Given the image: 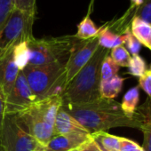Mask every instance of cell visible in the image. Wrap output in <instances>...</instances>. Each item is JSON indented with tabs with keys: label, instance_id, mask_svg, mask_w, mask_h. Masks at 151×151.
<instances>
[{
	"label": "cell",
	"instance_id": "obj_6",
	"mask_svg": "<svg viewBox=\"0 0 151 151\" xmlns=\"http://www.w3.org/2000/svg\"><path fill=\"white\" fill-rule=\"evenodd\" d=\"M35 19L36 15L14 8L0 30V59L13 51L17 45L34 37L32 29Z\"/></svg>",
	"mask_w": 151,
	"mask_h": 151
},
{
	"label": "cell",
	"instance_id": "obj_32",
	"mask_svg": "<svg viewBox=\"0 0 151 151\" xmlns=\"http://www.w3.org/2000/svg\"><path fill=\"white\" fill-rule=\"evenodd\" d=\"M34 151H45V147H44L43 146H41L40 144H38V145L37 146V147L35 148Z\"/></svg>",
	"mask_w": 151,
	"mask_h": 151
},
{
	"label": "cell",
	"instance_id": "obj_22",
	"mask_svg": "<svg viewBox=\"0 0 151 151\" xmlns=\"http://www.w3.org/2000/svg\"><path fill=\"white\" fill-rule=\"evenodd\" d=\"M147 70V65L145 60L138 54L131 57V60L128 66V73L134 77L140 78Z\"/></svg>",
	"mask_w": 151,
	"mask_h": 151
},
{
	"label": "cell",
	"instance_id": "obj_16",
	"mask_svg": "<svg viewBox=\"0 0 151 151\" xmlns=\"http://www.w3.org/2000/svg\"><path fill=\"white\" fill-rule=\"evenodd\" d=\"M90 14L91 10L88 11V14L78 25V31L74 36L79 40H89L94 37H97L100 33L101 28L96 27L90 17Z\"/></svg>",
	"mask_w": 151,
	"mask_h": 151
},
{
	"label": "cell",
	"instance_id": "obj_9",
	"mask_svg": "<svg viewBox=\"0 0 151 151\" xmlns=\"http://www.w3.org/2000/svg\"><path fill=\"white\" fill-rule=\"evenodd\" d=\"M91 137L90 133H68L54 135L45 147V151H73Z\"/></svg>",
	"mask_w": 151,
	"mask_h": 151
},
{
	"label": "cell",
	"instance_id": "obj_21",
	"mask_svg": "<svg viewBox=\"0 0 151 151\" xmlns=\"http://www.w3.org/2000/svg\"><path fill=\"white\" fill-rule=\"evenodd\" d=\"M110 57L111 59L119 66V67H126L128 68L130 60H131V54L126 50L124 45H119L110 50Z\"/></svg>",
	"mask_w": 151,
	"mask_h": 151
},
{
	"label": "cell",
	"instance_id": "obj_18",
	"mask_svg": "<svg viewBox=\"0 0 151 151\" xmlns=\"http://www.w3.org/2000/svg\"><path fill=\"white\" fill-rule=\"evenodd\" d=\"M139 100V86H135L129 91L123 97V101L121 104V108L123 111L128 116H133L136 113L137 104Z\"/></svg>",
	"mask_w": 151,
	"mask_h": 151
},
{
	"label": "cell",
	"instance_id": "obj_30",
	"mask_svg": "<svg viewBox=\"0 0 151 151\" xmlns=\"http://www.w3.org/2000/svg\"><path fill=\"white\" fill-rule=\"evenodd\" d=\"M6 97L4 93L3 88L1 85H0V131H1V127L6 114Z\"/></svg>",
	"mask_w": 151,
	"mask_h": 151
},
{
	"label": "cell",
	"instance_id": "obj_26",
	"mask_svg": "<svg viewBox=\"0 0 151 151\" xmlns=\"http://www.w3.org/2000/svg\"><path fill=\"white\" fill-rule=\"evenodd\" d=\"M14 6L15 8L30 14L36 15L37 14L36 0H14Z\"/></svg>",
	"mask_w": 151,
	"mask_h": 151
},
{
	"label": "cell",
	"instance_id": "obj_7",
	"mask_svg": "<svg viewBox=\"0 0 151 151\" xmlns=\"http://www.w3.org/2000/svg\"><path fill=\"white\" fill-rule=\"evenodd\" d=\"M37 101L23 72L20 71L13 89L6 98V114L22 113L29 109Z\"/></svg>",
	"mask_w": 151,
	"mask_h": 151
},
{
	"label": "cell",
	"instance_id": "obj_14",
	"mask_svg": "<svg viewBox=\"0 0 151 151\" xmlns=\"http://www.w3.org/2000/svg\"><path fill=\"white\" fill-rule=\"evenodd\" d=\"M124 78L119 77L118 75L108 79L101 81L100 93L101 98L114 100L120 93Z\"/></svg>",
	"mask_w": 151,
	"mask_h": 151
},
{
	"label": "cell",
	"instance_id": "obj_11",
	"mask_svg": "<svg viewBox=\"0 0 151 151\" xmlns=\"http://www.w3.org/2000/svg\"><path fill=\"white\" fill-rule=\"evenodd\" d=\"M89 133L80 124L79 122L73 117L69 113L60 107L59 109L53 128V136L60 135V134H68V133Z\"/></svg>",
	"mask_w": 151,
	"mask_h": 151
},
{
	"label": "cell",
	"instance_id": "obj_27",
	"mask_svg": "<svg viewBox=\"0 0 151 151\" xmlns=\"http://www.w3.org/2000/svg\"><path fill=\"white\" fill-rule=\"evenodd\" d=\"M139 86L143 89L148 98H151V66L139 78Z\"/></svg>",
	"mask_w": 151,
	"mask_h": 151
},
{
	"label": "cell",
	"instance_id": "obj_1",
	"mask_svg": "<svg viewBox=\"0 0 151 151\" xmlns=\"http://www.w3.org/2000/svg\"><path fill=\"white\" fill-rule=\"evenodd\" d=\"M61 107L77 119L90 134L107 132L116 127L141 130L144 120L142 115L137 110L133 116H128L123 111L119 102L105 98L86 103L62 104Z\"/></svg>",
	"mask_w": 151,
	"mask_h": 151
},
{
	"label": "cell",
	"instance_id": "obj_25",
	"mask_svg": "<svg viewBox=\"0 0 151 151\" xmlns=\"http://www.w3.org/2000/svg\"><path fill=\"white\" fill-rule=\"evenodd\" d=\"M133 16L151 25V0H142L141 5L136 8Z\"/></svg>",
	"mask_w": 151,
	"mask_h": 151
},
{
	"label": "cell",
	"instance_id": "obj_10",
	"mask_svg": "<svg viewBox=\"0 0 151 151\" xmlns=\"http://www.w3.org/2000/svg\"><path fill=\"white\" fill-rule=\"evenodd\" d=\"M19 73L20 69L14 61L13 51L0 59V85L6 97L13 89Z\"/></svg>",
	"mask_w": 151,
	"mask_h": 151
},
{
	"label": "cell",
	"instance_id": "obj_29",
	"mask_svg": "<svg viewBox=\"0 0 151 151\" xmlns=\"http://www.w3.org/2000/svg\"><path fill=\"white\" fill-rule=\"evenodd\" d=\"M139 146L133 140L120 137V147L119 151H136Z\"/></svg>",
	"mask_w": 151,
	"mask_h": 151
},
{
	"label": "cell",
	"instance_id": "obj_3",
	"mask_svg": "<svg viewBox=\"0 0 151 151\" xmlns=\"http://www.w3.org/2000/svg\"><path fill=\"white\" fill-rule=\"evenodd\" d=\"M81 41L75 36L32 37L27 41L29 52L28 66L66 64L70 54Z\"/></svg>",
	"mask_w": 151,
	"mask_h": 151
},
{
	"label": "cell",
	"instance_id": "obj_35",
	"mask_svg": "<svg viewBox=\"0 0 151 151\" xmlns=\"http://www.w3.org/2000/svg\"><path fill=\"white\" fill-rule=\"evenodd\" d=\"M150 50H151V40H150Z\"/></svg>",
	"mask_w": 151,
	"mask_h": 151
},
{
	"label": "cell",
	"instance_id": "obj_13",
	"mask_svg": "<svg viewBox=\"0 0 151 151\" xmlns=\"http://www.w3.org/2000/svg\"><path fill=\"white\" fill-rule=\"evenodd\" d=\"M130 30L132 34L139 41L142 45L150 49L151 40V25L141 19L132 16Z\"/></svg>",
	"mask_w": 151,
	"mask_h": 151
},
{
	"label": "cell",
	"instance_id": "obj_5",
	"mask_svg": "<svg viewBox=\"0 0 151 151\" xmlns=\"http://www.w3.org/2000/svg\"><path fill=\"white\" fill-rule=\"evenodd\" d=\"M0 145L6 151H34L38 143L21 114H6L0 131Z\"/></svg>",
	"mask_w": 151,
	"mask_h": 151
},
{
	"label": "cell",
	"instance_id": "obj_36",
	"mask_svg": "<svg viewBox=\"0 0 151 151\" xmlns=\"http://www.w3.org/2000/svg\"><path fill=\"white\" fill-rule=\"evenodd\" d=\"M73 151H78V150H77V149H76V150H73Z\"/></svg>",
	"mask_w": 151,
	"mask_h": 151
},
{
	"label": "cell",
	"instance_id": "obj_8",
	"mask_svg": "<svg viewBox=\"0 0 151 151\" xmlns=\"http://www.w3.org/2000/svg\"><path fill=\"white\" fill-rule=\"evenodd\" d=\"M100 46L98 36L89 40H82L70 54L66 63L67 84L70 82L90 60Z\"/></svg>",
	"mask_w": 151,
	"mask_h": 151
},
{
	"label": "cell",
	"instance_id": "obj_19",
	"mask_svg": "<svg viewBox=\"0 0 151 151\" xmlns=\"http://www.w3.org/2000/svg\"><path fill=\"white\" fill-rule=\"evenodd\" d=\"M13 54L18 68L20 71H22L28 66L29 60V52L27 41L17 45L13 50Z\"/></svg>",
	"mask_w": 151,
	"mask_h": 151
},
{
	"label": "cell",
	"instance_id": "obj_31",
	"mask_svg": "<svg viewBox=\"0 0 151 151\" xmlns=\"http://www.w3.org/2000/svg\"><path fill=\"white\" fill-rule=\"evenodd\" d=\"M131 2H132V6L138 7V6H139L141 5L142 0H131Z\"/></svg>",
	"mask_w": 151,
	"mask_h": 151
},
{
	"label": "cell",
	"instance_id": "obj_23",
	"mask_svg": "<svg viewBox=\"0 0 151 151\" xmlns=\"http://www.w3.org/2000/svg\"><path fill=\"white\" fill-rule=\"evenodd\" d=\"M124 37V45H125V48L126 50L129 52L130 54H132V56L133 55H138L142 45L139 43V41L132 34L130 28H127L124 32L123 33Z\"/></svg>",
	"mask_w": 151,
	"mask_h": 151
},
{
	"label": "cell",
	"instance_id": "obj_20",
	"mask_svg": "<svg viewBox=\"0 0 151 151\" xmlns=\"http://www.w3.org/2000/svg\"><path fill=\"white\" fill-rule=\"evenodd\" d=\"M120 67L111 59V57L107 55L105 59L103 60L101 67V79L102 80H108L115 76L117 75V72L119 71Z\"/></svg>",
	"mask_w": 151,
	"mask_h": 151
},
{
	"label": "cell",
	"instance_id": "obj_28",
	"mask_svg": "<svg viewBox=\"0 0 151 151\" xmlns=\"http://www.w3.org/2000/svg\"><path fill=\"white\" fill-rule=\"evenodd\" d=\"M78 151H102L99 144L93 139V138L91 137L85 142L83 143L78 149Z\"/></svg>",
	"mask_w": 151,
	"mask_h": 151
},
{
	"label": "cell",
	"instance_id": "obj_2",
	"mask_svg": "<svg viewBox=\"0 0 151 151\" xmlns=\"http://www.w3.org/2000/svg\"><path fill=\"white\" fill-rule=\"evenodd\" d=\"M110 50L99 46L90 60L67 84L62 93V104H77L94 101L101 97V67Z\"/></svg>",
	"mask_w": 151,
	"mask_h": 151
},
{
	"label": "cell",
	"instance_id": "obj_34",
	"mask_svg": "<svg viewBox=\"0 0 151 151\" xmlns=\"http://www.w3.org/2000/svg\"><path fill=\"white\" fill-rule=\"evenodd\" d=\"M0 151H6V150H5V148H4L1 145H0Z\"/></svg>",
	"mask_w": 151,
	"mask_h": 151
},
{
	"label": "cell",
	"instance_id": "obj_12",
	"mask_svg": "<svg viewBox=\"0 0 151 151\" xmlns=\"http://www.w3.org/2000/svg\"><path fill=\"white\" fill-rule=\"evenodd\" d=\"M136 110L139 112L144 118L140 130L143 132L142 148L144 151H151V98L147 97L146 101L138 107Z\"/></svg>",
	"mask_w": 151,
	"mask_h": 151
},
{
	"label": "cell",
	"instance_id": "obj_15",
	"mask_svg": "<svg viewBox=\"0 0 151 151\" xmlns=\"http://www.w3.org/2000/svg\"><path fill=\"white\" fill-rule=\"evenodd\" d=\"M98 38L100 45L109 50H111L119 45H124V34L121 35L118 33H115L111 30L109 27L106 26L101 28Z\"/></svg>",
	"mask_w": 151,
	"mask_h": 151
},
{
	"label": "cell",
	"instance_id": "obj_24",
	"mask_svg": "<svg viewBox=\"0 0 151 151\" xmlns=\"http://www.w3.org/2000/svg\"><path fill=\"white\" fill-rule=\"evenodd\" d=\"M14 8V0H0V30L7 22Z\"/></svg>",
	"mask_w": 151,
	"mask_h": 151
},
{
	"label": "cell",
	"instance_id": "obj_4",
	"mask_svg": "<svg viewBox=\"0 0 151 151\" xmlns=\"http://www.w3.org/2000/svg\"><path fill=\"white\" fill-rule=\"evenodd\" d=\"M22 72L37 101L52 95H61L67 86L66 64L27 66Z\"/></svg>",
	"mask_w": 151,
	"mask_h": 151
},
{
	"label": "cell",
	"instance_id": "obj_33",
	"mask_svg": "<svg viewBox=\"0 0 151 151\" xmlns=\"http://www.w3.org/2000/svg\"><path fill=\"white\" fill-rule=\"evenodd\" d=\"M136 151H144V149L142 148V147H139V148H138Z\"/></svg>",
	"mask_w": 151,
	"mask_h": 151
},
{
	"label": "cell",
	"instance_id": "obj_17",
	"mask_svg": "<svg viewBox=\"0 0 151 151\" xmlns=\"http://www.w3.org/2000/svg\"><path fill=\"white\" fill-rule=\"evenodd\" d=\"M91 135L93 139L104 149L108 151H119L120 137L109 134L107 132H99Z\"/></svg>",
	"mask_w": 151,
	"mask_h": 151
}]
</instances>
